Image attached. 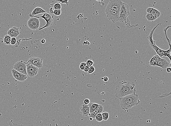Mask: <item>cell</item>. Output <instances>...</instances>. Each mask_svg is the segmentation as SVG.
Masks as SVG:
<instances>
[{
  "instance_id": "6da1fadb",
  "label": "cell",
  "mask_w": 171,
  "mask_h": 126,
  "mask_svg": "<svg viewBox=\"0 0 171 126\" xmlns=\"http://www.w3.org/2000/svg\"><path fill=\"white\" fill-rule=\"evenodd\" d=\"M135 85L126 81L120 82L115 89V96L118 99L129 94H135Z\"/></svg>"
},
{
  "instance_id": "7a4b0ae2",
  "label": "cell",
  "mask_w": 171,
  "mask_h": 126,
  "mask_svg": "<svg viewBox=\"0 0 171 126\" xmlns=\"http://www.w3.org/2000/svg\"><path fill=\"white\" fill-rule=\"evenodd\" d=\"M119 100L121 108L124 110H128L140 103L138 96L136 94L127 95Z\"/></svg>"
},
{
  "instance_id": "3957f363",
  "label": "cell",
  "mask_w": 171,
  "mask_h": 126,
  "mask_svg": "<svg viewBox=\"0 0 171 126\" xmlns=\"http://www.w3.org/2000/svg\"><path fill=\"white\" fill-rule=\"evenodd\" d=\"M130 14L129 5L126 3H123L119 12L120 22H124L126 23V25L128 27L129 25L130 26V23L128 19V16Z\"/></svg>"
},
{
  "instance_id": "277c9868",
  "label": "cell",
  "mask_w": 171,
  "mask_h": 126,
  "mask_svg": "<svg viewBox=\"0 0 171 126\" xmlns=\"http://www.w3.org/2000/svg\"><path fill=\"white\" fill-rule=\"evenodd\" d=\"M149 41L150 46L152 47V48L154 49L156 52L157 53V55H159V57L161 58V57L163 56H166L168 57L170 60L171 63V48H169V49L164 50H162L160 49L159 48L157 47L156 44V41L154 40L153 38H150L148 39Z\"/></svg>"
},
{
  "instance_id": "5b68a950",
  "label": "cell",
  "mask_w": 171,
  "mask_h": 126,
  "mask_svg": "<svg viewBox=\"0 0 171 126\" xmlns=\"http://www.w3.org/2000/svg\"><path fill=\"white\" fill-rule=\"evenodd\" d=\"M29 16L30 17H34L37 18H42L46 22V24L45 25L41 28H39V30H42L46 28H48L51 27L52 25L53 24V21L54 20V16L52 15L51 13L49 12H47L43 13V15L42 16H36L32 15L31 14H29Z\"/></svg>"
},
{
  "instance_id": "8992f818",
  "label": "cell",
  "mask_w": 171,
  "mask_h": 126,
  "mask_svg": "<svg viewBox=\"0 0 171 126\" xmlns=\"http://www.w3.org/2000/svg\"><path fill=\"white\" fill-rule=\"evenodd\" d=\"M105 12L108 19L111 21L113 23L120 22L119 13L107 8H106Z\"/></svg>"
},
{
  "instance_id": "52a82bcc",
  "label": "cell",
  "mask_w": 171,
  "mask_h": 126,
  "mask_svg": "<svg viewBox=\"0 0 171 126\" xmlns=\"http://www.w3.org/2000/svg\"><path fill=\"white\" fill-rule=\"evenodd\" d=\"M123 3L121 0H110L106 8L119 13Z\"/></svg>"
},
{
  "instance_id": "ba28073f",
  "label": "cell",
  "mask_w": 171,
  "mask_h": 126,
  "mask_svg": "<svg viewBox=\"0 0 171 126\" xmlns=\"http://www.w3.org/2000/svg\"><path fill=\"white\" fill-rule=\"evenodd\" d=\"M28 27L31 30H38L40 26V21L39 18L34 17H30L27 22Z\"/></svg>"
},
{
  "instance_id": "9c48e42d",
  "label": "cell",
  "mask_w": 171,
  "mask_h": 126,
  "mask_svg": "<svg viewBox=\"0 0 171 126\" xmlns=\"http://www.w3.org/2000/svg\"><path fill=\"white\" fill-rule=\"evenodd\" d=\"M26 66L27 75L30 77L33 78L39 73L40 69L38 67L27 63H26Z\"/></svg>"
},
{
  "instance_id": "30bf717a",
  "label": "cell",
  "mask_w": 171,
  "mask_h": 126,
  "mask_svg": "<svg viewBox=\"0 0 171 126\" xmlns=\"http://www.w3.org/2000/svg\"><path fill=\"white\" fill-rule=\"evenodd\" d=\"M13 68L17 72L27 75L26 63L23 61H20L16 63L13 65Z\"/></svg>"
},
{
  "instance_id": "8fae6325",
  "label": "cell",
  "mask_w": 171,
  "mask_h": 126,
  "mask_svg": "<svg viewBox=\"0 0 171 126\" xmlns=\"http://www.w3.org/2000/svg\"><path fill=\"white\" fill-rule=\"evenodd\" d=\"M27 63L30 64L39 69L43 67L42 60L40 58L31 57L28 60Z\"/></svg>"
},
{
  "instance_id": "7c38bea8",
  "label": "cell",
  "mask_w": 171,
  "mask_h": 126,
  "mask_svg": "<svg viewBox=\"0 0 171 126\" xmlns=\"http://www.w3.org/2000/svg\"><path fill=\"white\" fill-rule=\"evenodd\" d=\"M12 72L13 78L18 81H25L26 80L27 78L26 75H24L19 72H17L13 69L12 70Z\"/></svg>"
},
{
  "instance_id": "4fadbf2b",
  "label": "cell",
  "mask_w": 171,
  "mask_h": 126,
  "mask_svg": "<svg viewBox=\"0 0 171 126\" xmlns=\"http://www.w3.org/2000/svg\"><path fill=\"white\" fill-rule=\"evenodd\" d=\"M7 34L11 38L15 37L16 38L20 34V31L18 28L14 26L10 28L7 31Z\"/></svg>"
},
{
  "instance_id": "5bb4252c",
  "label": "cell",
  "mask_w": 171,
  "mask_h": 126,
  "mask_svg": "<svg viewBox=\"0 0 171 126\" xmlns=\"http://www.w3.org/2000/svg\"><path fill=\"white\" fill-rule=\"evenodd\" d=\"M80 113L83 116H89L90 114V108L88 105L83 104L81 106L80 108Z\"/></svg>"
},
{
  "instance_id": "9a60e30c",
  "label": "cell",
  "mask_w": 171,
  "mask_h": 126,
  "mask_svg": "<svg viewBox=\"0 0 171 126\" xmlns=\"http://www.w3.org/2000/svg\"><path fill=\"white\" fill-rule=\"evenodd\" d=\"M171 66V64L169 63L165 59L160 58L158 60L157 63V66L161 67L162 69H165Z\"/></svg>"
},
{
  "instance_id": "2e32d148",
  "label": "cell",
  "mask_w": 171,
  "mask_h": 126,
  "mask_svg": "<svg viewBox=\"0 0 171 126\" xmlns=\"http://www.w3.org/2000/svg\"><path fill=\"white\" fill-rule=\"evenodd\" d=\"M103 107L102 105H99L97 108L95 109L93 112H92L90 114L89 116L90 118H92L93 119L95 118L96 115L97 114L101 113L103 112Z\"/></svg>"
},
{
  "instance_id": "e0dca14e",
  "label": "cell",
  "mask_w": 171,
  "mask_h": 126,
  "mask_svg": "<svg viewBox=\"0 0 171 126\" xmlns=\"http://www.w3.org/2000/svg\"><path fill=\"white\" fill-rule=\"evenodd\" d=\"M160 58L159 55L157 54L154 55L149 61V64L151 66H157V62Z\"/></svg>"
},
{
  "instance_id": "ac0fdd59",
  "label": "cell",
  "mask_w": 171,
  "mask_h": 126,
  "mask_svg": "<svg viewBox=\"0 0 171 126\" xmlns=\"http://www.w3.org/2000/svg\"><path fill=\"white\" fill-rule=\"evenodd\" d=\"M46 13V11L42 8L39 7H37L33 10L30 14L32 15L35 16L40 13Z\"/></svg>"
},
{
  "instance_id": "d6986e66",
  "label": "cell",
  "mask_w": 171,
  "mask_h": 126,
  "mask_svg": "<svg viewBox=\"0 0 171 126\" xmlns=\"http://www.w3.org/2000/svg\"><path fill=\"white\" fill-rule=\"evenodd\" d=\"M88 105L89 106V108H90V113H91L95 109L97 108L99 106V104L93 102H91L88 104Z\"/></svg>"
},
{
  "instance_id": "ffe728a7",
  "label": "cell",
  "mask_w": 171,
  "mask_h": 126,
  "mask_svg": "<svg viewBox=\"0 0 171 126\" xmlns=\"http://www.w3.org/2000/svg\"><path fill=\"white\" fill-rule=\"evenodd\" d=\"M146 19L148 21L153 22L157 19L158 18L154 15H153L150 13H147L145 16Z\"/></svg>"
},
{
  "instance_id": "44dd1931",
  "label": "cell",
  "mask_w": 171,
  "mask_h": 126,
  "mask_svg": "<svg viewBox=\"0 0 171 126\" xmlns=\"http://www.w3.org/2000/svg\"><path fill=\"white\" fill-rule=\"evenodd\" d=\"M11 37L9 35H5L4 37L3 41L4 44L7 45H10V41H11Z\"/></svg>"
},
{
  "instance_id": "7402d4cb",
  "label": "cell",
  "mask_w": 171,
  "mask_h": 126,
  "mask_svg": "<svg viewBox=\"0 0 171 126\" xmlns=\"http://www.w3.org/2000/svg\"><path fill=\"white\" fill-rule=\"evenodd\" d=\"M171 27V26H169L164 29V33H165V35L166 38V40H167V41H168L169 44V48H171V40L168 38V36H167V31L168 29H169V28Z\"/></svg>"
},
{
  "instance_id": "603a6c76",
  "label": "cell",
  "mask_w": 171,
  "mask_h": 126,
  "mask_svg": "<svg viewBox=\"0 0 171 126\" xmlns=\"http://www.w3.org/2000/svg\"><path fill=\"white\" fill-rule=\"evenodd\" d=\"M103 120L106 121L108 119L109 114L108 112H105L102 114Z\"/></svg>"
},
{
  "instance_id": "cb8c5ba5",
  "label": "cell",
  "mask_w": 171,
  "mask_h": 126,
  "mask_svg": "<svg viewBox=\"0 0 171 126\" xmlns=\"http://www.w3.org/2000/svg\"><path fill=\"white\" fill-rule=\"evenodd\" d=\"M95 118H96L97 121H98V122H101V121L103 120L102 116L101 113H99L97 114L96 115Z\"/></svg>"
},
{
  "instance_id": "d4e9b609",
  "label": "cell",
  "mask_w": 171,
  "mask_h": 126,
  "mask_svg": "<svg viewBox=\"0 0 171 126\" xmlns=\"http://www.w3.org/2000/svg\"><path fill=\"white\" fill-rule=\"evenodd\" d=\"M154 9H155L154 8H152V7H148V8H147V10H146V12L147 13L153 14L154 12Z\"/></svg>"
},
{
  "instance_id": "484cf974",
  "label": "cell",
  "mask_w": 171,
  "mask_h": 126,
  "mask_svg": "<svg viewBox=\"0 0 171 126\" xmlns=\"http://www.w3.org/2000/svg\"><path fill=\"white\" fill-rule=\"evenodd\" d=\"M53 13L56 16H59L61 14V10L54 9L53 10Z\"/></svg>"
},
{
  "instance_id": "4316f807",
  "label": "cell",
  "mask_w": 171,
  "mask_h": 126,
  "mask_svg": "<svg viewBox=\"0 0 171 126\" xmlns=\"http://www.w3.org/2000/svg\"><path fill=\"white\" fill-rule=\"evenodd\" d=\"M95 68H94L93 66H91L89 67V70H88V74H92V73H93L95 71Z\"/></svg>"
},
{
  "instance_id": "83f0119b",
  "label": "cell",
  "mask_w": 171,
  "mask_h": 126,
  "mask_svg": "<svg viewBox=\"0 0 171 126\" xmlns=\"http://www.w3.org/2000/svg\"><path fill=\"white\" fill-rule=\"evenodd\" d=\"M86 63L87 66L90 67L91 66H93L94 64V62L91 59H89L87 61Z\"/></svg>"
},
{
  "instance_id": "f1b7e54d",
  "label": "cell",
  "mask_w": 171,
  "mask_h": 126,
  "mask_svg": "<svg viewBox=\"0 0 171 126\" xmlns=\"http://www.w3.org/2000/svg\"><path fill=\"white\" fill-rule=\"evenodd\" d=\"M54 9L61 10V5L59 3H57L54 5Z\"/></svg>"
},
{
  "instance_id": "f546056e",
  "label": "cell",
  "mask_w": 171,
  "mask_h": 126,
  "mask_svg": "<svg viewBox=\"0 0 171 126\" xmlns=\"http://www.w3.org/2000/svg\"><path fill=\"white\" fill-rule=\"evenodd\" d=\"M87 66L86 63L85 62H82L80 63L79 65V68L81 70H84L85 67Z\"/></svg>"
},
{
  "instance_id": "4dcf8cb0",
  "label": "cell",
  "mask_w": 171,
  "mask_h": 126,
  "mask_svg": "<svg viewBox=\"0 0 171 126\" xmlns=\"http://www.w3.org/2000/svg\"><path fill=\"white\" fill-rule=\"evenodd\" d=\"M16 39L15 37H12L11 38V41H10V45H14L16 43Z\"/></svg>"
},
{
  "instance_id": "1f68e13d",
  "label": "cell",
  "mask_w": 171,
  "mask_h": 126,
  "mask_svg": "<svg viewBox=\"0 0 171 126\" xmlns=\"http://www.w3.org/2000/svg\"><path fill=\"white\" fill-rule=\"evenodd\" d=\"M68 0H56V1L62 3L66 4L67 6L68 5Z\"/></svg>"
},
{
  "instance_id": "d6a6232c",
  "label": "cell",
  "mask_w": 171,
  "mask_h": 126,
  "mask_svg": "<svg viewBox=\"0 0 171 126\" xmlns=\"http://www.w3.org/2000/svg\"><path fill=\"white\" fill-rule=\"evenodd\" d=\"M9 126H24L22 125V124H20V125H19V124H15L13 123V121L12 120H11L10 121V123H9Z\"/></svg>"
},
{
  "instance_id": "836d02e7",
  "label": "cell",
  "mask_w": 171,
  "mask_h": 126,
  "mask_svg": "<svg viewBox=\"0 0 171 126\" xmlns=\"http://www.w3.org/2000/svg\"><path fill=\"white\" fill-rule=\"evenodd\" d=\"M171 92H170L169 93H166L164 94H163V95H162L160 96L159 97L162 98L166 97L168 96H170L171 95Z\"/></svg>"
},
{
  "instance_id": "e575fe53",
  "label": "cell",
  "mask_w": 171,
  "mask_h": 126,
  "mask_svg": "<svg viewBox=\"0 0 171 126\" xmlns=\"http://www.w3.org/2000/svg\"><path fill=\"white\" fill-rule=\"evenodd\" d=\"M90 102V99H85L84 101V104H86V105H88Z\"/></svg>"
},
{
  "instance_id": "d590c367",
  "label": "cell",
  "mask_w": 171,
  "mask_h": 126,
  "mask_svg": "<svg viewBox=\"0 0 171 126\" xmlns=\"http://www.w3.org/2000/svg\"><path fill=\"white\" fill-rule=\"evenodd\" d=\"M102 79L103 80V81L105 82H107L108 81V78L106 76H105L104 77H103V78H102Z\"/></svg>"
},
{
  "instance_id": "8d00e7d4",
  "label": "cell",
  "mask_w": 171,
  "mask_h": 126,
  "mask_svg": "<svg viewBox=\"0 0 171 126\" xmlns=\"http://www.w3.org/2000/svg\"><path fill=\"white\" fill-rule=\"evenodd\" d=\"M89 67L88 66H86L85 67L83 71H84L85 72H88V70H89Z\"/></svg>"
},
{
  "instance_id": "74e56055",
  "label": "cell",
  "mask_w": 171,
  "mask_h": 126,
  "mask_svg": "<svg viewBox=\"0 0 171 126\" xmlns=\"http://www.w3.org/2000/svg\"><path fill=\"white\" fill-rule=\"evenodd\" d=\"M166 71L168 73H170L171 72V68L170 67H168L166 68Z\"/></svg>"
},
{
  "instance_id": "f35d334b",
  "label": "cell",
  "mask_w": 171,
  "mask_h": 126,
  "mask_svg": "<svg viewBox=\"0 0 171 126\" xmlns=\"http://www.w3.org/2000/svg\"><path fill=\"white\" fill-rule=\"evenodd\" d=\"M49 11H50V13H51V14H52V13H53V8L51 7V8H50V9H49Z\"/></svg>"
},
{
  "instance_id": "ab89813d",
  "label": "cell",
  "mask_w": 171,
  "mask_h": 126,
  "mask_svg": "<svg viewBox=\"0 0 171 126\" xmlns=\"http://www.w3.org/2000/svg\"><path fill=\"white\" fill-rule=\"evenodd\" d=\"M41 43H42V44H44V43L46 42L45 39H42L41 40Z\"/></svg>"
},
{
  "instance_id": "60d3db41",
  "label": "cell",
  "mask_w": 171,
  "mask_h": 126,
  "mask_svg": "<svg viewBox=\"0 0 171 126\" xmlns=\"http://www.w3.org/2000/svg\"><path fill=\"white\" fill-rule=\"evenodd\" d=\"M96 0L97 1H99V2H100V1H103V0Z\"/></svg>"
},
{
  "instance_id": "b9f144b4",
  "label": "cell",
  "mask_w": 171,
  "mask_h": 126,
  "mask_svg": "<svg viewBox=\"0 0 171 126\" xmlns=\"http://www.w3.org/2000/svg\"><path fill=\"white\" fill-rule=\"evenodd\" d=\"M90 120H92L93 118H90Z\"/></svg>"
}]
</instances>
